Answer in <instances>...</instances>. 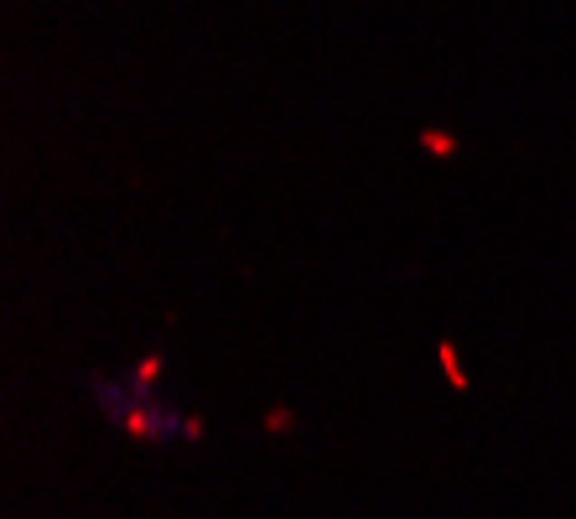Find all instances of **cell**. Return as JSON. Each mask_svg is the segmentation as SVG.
<instances>
[{
    "label": "cell",
    "instance_id": "cell-2",
    "mask_svg": "<svg viewBox=\"0 0 576 519\" xmlns=\"http://www.w3.org/2000/svg\"><path fill=\"white\" fill-rule=\"evenodd\" d=\"M426 145H432V151H441V156H452V135H426Z\"/></svg>",
    "mask_w": 576,
    "mask_h": 519
},
{
    "label": "cell",
    "instance_id": "cell-3",
    "mask_svg": "<svg viewBox=\"0 0 576 519\" xmlns=\"http://www.w3.org/2000/svg\"><path fill=\"white\" fill-rule=\"evenodd\" d=\"M265 426H270V431H281V426H291V415H286V411H270Z\"/></svg>",
    "mask_w": 576,
    "mask_h": 519
},
{
    "label": "cell",
    "instance_id": "cell-1",
    "mask_svg": "<svg viewBox=\"0 0 576 519\" xmlns=\"http://www.w3.org/2000/svg\"><path fill=\"white\" fill-rule=\"evenodd\" d=\"M441 369H447V379H452V390H468V374L457 369V353H452V343H441Z\"/></svg>",
    "mask_w": 576,
    "mask_h": 519
}]
</instances>
